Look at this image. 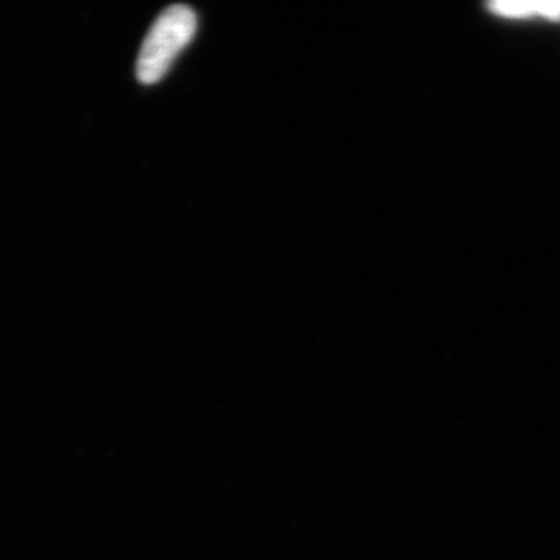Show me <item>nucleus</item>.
I'll use <instances>...</instances> for the list:
<instances>
[{"label": "nucleus", "instance_id": "nucleus-1", "mask_svg": "<svg viewBox=\"0 0 560 560\" xmlns=\"http://www.w3.org/2000/svg\"><path fill=\"white\" fill-rule=\"evenodd\" d=\"M197 14L187 5H172L162 11L151 25L138 58V79L142 84H156L171 70L180 51L197 33Z\"/></svg>", "mask_w": 560, "mask_h": 560}, {"label": "nucleus", "instance_id": "nucleus-2", "mask_svg": "<svg viewBox=\"0 0 560 560\" xmlns=\"http://www.w3.org/2000/svg\"><path fill=\"white\" fill-rule=\"evenodd\" d=\"M488 7L492 13L510 20L544 18L552 22L560 21V2H493Z\"/></svg>", "mask_w": 560, "mask_h": 560}]
</instances>
